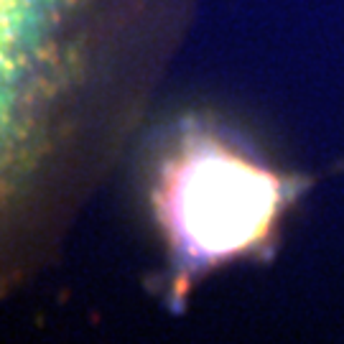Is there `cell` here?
I'll return each mask as SVG.
<instances>
[{"label":"cell","mask_w":344,"mask_h":344,"mask_svg":"<svg viewBox=\"0 0 344 344\" xmlns=\"http://www.w3.org/2000/svg\"><path fill=\"white\" fill-rule=\"evenodd\" d=\"M275 204L278 184L268 173L214 148L184 158L166 186V214L179 245L207 260L260 240Z\"/></svg>","instance_id":"cell-2"},{"label":"cell","mask_w":344,"mask_h":344,"mask_svg":"<svg viewBox=\"0 0 344 344\" xmlns=\"http://www.w3.org/2000/svg\"><path fill=\"white\" fill-rule=\"evenodd\" d=\"M130 0H0V301L51 265L120 123Z\"/></svg>","instance_id":"cell-1"}]
</instances>
